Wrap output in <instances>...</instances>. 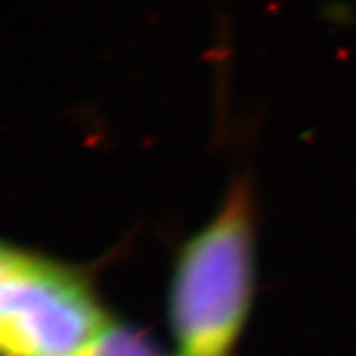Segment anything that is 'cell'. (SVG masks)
I'll list each match as a JSON object with an SVG mask.
<instances>
[{
  "label": "cell",
  "instance_id": "cell-1",
  "mask_svg": "<svg viewBox=\"0 0 356 356\" xmlns=\"http://www.w3.org/2000/svg\"><path fill=\"white\" fill-rule=\"evenodd\" d=\"M257 287V200L250 175L229 182L214 214L180 243L166 321L178 356H234Z\"/></svg>",
  "mask_w": 356,
  "mask_h": 356
},
{
  "label": "cell",
  "instance_id": "cell-2",
  "mask_svg": "<svg viewBox=\"0 0 356 356\" xmlns=\"http://www.w3.org/2000/svg\"><path fill=\"white\" fill-rule=\"evenodd\" d=\"M111 318L86 269L18 252L0 281V356H86Z\"/></svg>",
  "mask_w": 356,
  "mask_h": 356
},
{
  "label": "cell",
  "instance_id": "cell-3",
  "mask_svg": "<svg viewBox=\"0 0 356 356\" xmlns=\"http://www.w3.org/2000/svg\"><path fill=\"white\" fill-rule=\"evenodd\" d=\"M86 356H166L159 343L145 329L111 318V323L89 346Z\"/></svg>",
  "mask_w": 356,
  "mask_h": 356
},
{
  "label": "cell",
  "instance_id": "cell-4",
  "mask_svg": "<svg viewBox=\"0 0 356 356\" xmlns=\"http://www.w3.org/2000/svg\"><path fill=\"white\" fill-rule=\"evenodd\" d=\"M16 254H18V250H13L10 245L0 242V281L6 275V271L10 269V266H13Z\"/></svg>",
  "mask_w": 356,
  "mask_h": 356
}]
</instances>
